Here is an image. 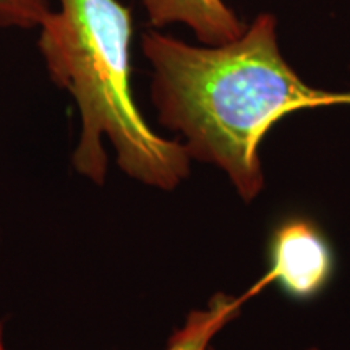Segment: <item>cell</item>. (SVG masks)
<instances>
[{"label":"cell","instance_id":"cell-4","mask_svg":"<svg viewBox=\"0 0 350 350\" xmlns=\"http://www.w3.org/2000/svg\"><path fill=\"white\" fill-rule=\"evenodd\" d=\"M150 25L154 28L182 23L206 46L237 39L245 25L224 0H142Z\"/></svg>","mask_w":350,"mask_h":350},{"label":"cell","instance_id":"cell-1","mask_svg":"<svg viewBox=\"0 0 350 350\" xmlns=\"http://www.w3.org/2000/svg\"><path fill=\"white\" fill-rule=\"evenodd\" d=\"M142 49L159 124L180 135L191 161L221 169L245 203L265 188L260 148L279 120L304 109L350 106V91L310 86L284 59L273 13L256 15L219 46L150 29Z\"/></svg>","mask_w":350,"mask_h":350},{"label":"cell","instance_id":"cell-2","mask_svg":"<svg viewBox=\"0 0 350 350\" xmlns=\"http://www.w3.org/2000/svg\"><path fill=\"white\" fill-rule=\"evenodd\" d=\"M39 25L38 47L51 80L75 100L81 131L73 169L94 185L107 177L104 139L117 164L143 185L170 191L190 175L191 157L178 139L144 120L131 91V10L119 0H57Z\"/></svg>","mask_w":350,"mask_h":350},{"label":"cell","instance_id":"cell-3","mask_svg":"<svg viewBox=\"0 0 350 350\" xmlns=\"http://www.w3.org/2000/svg\"><path fill=\"white\" fill-rule=\"evenodd\" d=\"M269 269L258 282V291L278 282L297 300H310L321 294L334 274V253L329 240L310 219L287 217L275 226L268 247Z\"/></svg>","mask_w":350,"mask_h":350},{"label":"cell","instance_id":"cell-8","mask_svg":"<svg viewBox=\"0 0 350 350\" xmlns=\"http://www.w3.org/2000/svg\"><path fill=\"white\" fill-rule=\"evenodd\" d=\"M209 350H214L213 347H209ZM306 350H319L318 347H310V349H306Z\"/></svg>","mask_w":350,"mask_h":350},{"label":"cell","instance_id":"cell-6","mask_svg":"<svg viewBox=\"0 0 350 350\" xmlns=\"http://www.w3.org/2000/svg\"><path fill=\"white\" fill-rule=\"evenodd\" d=\"M49 12V0H0V28H39Z\"/></svg>","mask_w":350,"mask_h":350},{"label":"cell","instance_id":"cell-5","mask_svg":"<svg viewBox=\"0 0 350 350\" xmlns=\"http://www.w3.org/2000/svg\"><path fill=\"white\" fill-rule=\"evenodd\" d=\"M248 295L234 297L217 292L208 306L193 310L185 323L172 332L165 350H209L211 340L240 314Z\"/></svg>","mask_w":350,"mask_h":350},{"label":"cell","instance_id":"cell-7","mask_svg":"<svg viewBox=\"0 0 350 350\" xmlns=\"http://www.w3.org/2000/svg\"><path fill=\"white\" fill-rule=\"evenodd\" d=\"M0 350H5V347H3V342H2V332H0Z\"/></svg>","mask_w":350,"mask_h":350}]
</instances>
